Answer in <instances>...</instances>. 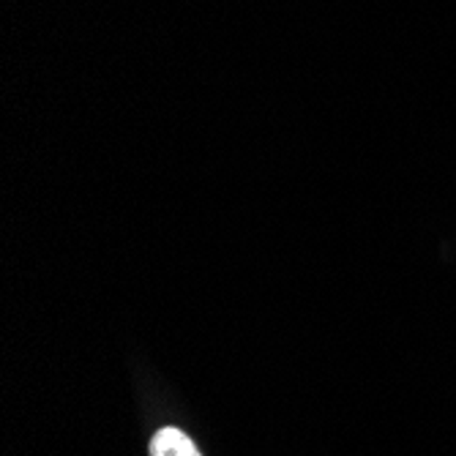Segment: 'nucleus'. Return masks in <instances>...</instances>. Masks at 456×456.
I'll return each instance as SVG.
<instances>
[{"instance_id":"nucleus-1","label":"nucleus","mask_w":456,"mask_h":456,"mask_svg":"<svg viewBox=\"0 0 456 456\" xmlns=\"http://www.w3.org/2000/svg\"><path fill=\"white\" fill-rule=\"evenodd\" d=\"M151 456H200L197 445L175 427H164L151 443Z\"/></svg>"}]
</instances>
